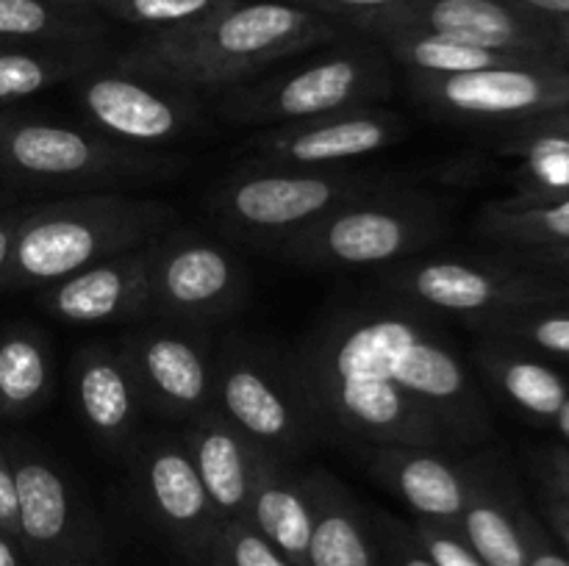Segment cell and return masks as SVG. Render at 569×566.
Wrapping results in <instances>:
<instances>
[{
  "instance_id": "d6986e66",
  "label": "cell",
  "mask_w": 569,
  "mask_h": 566,
  "mask_svg": "<svg viewBox=\"0 0 569 566\" xmlns=\"http://www.w3.org/2000/svg\"><path fill=\"white\" fill-rule=\"evenodd\" d=\"M150 250H126L39 289V305L64 325L98 327L148 316Z\"/></svg>"
},
{
  "instance_id": "8992f818",
  "label": "cell",
  "mask_w": 569,
  "mask_h": 566,
  "mask_svg": "<svg viewBox=\"0 0 569 566\" xmlns=\"http://www.w3.org/2000/svg\"><path fill=\"white\" fill-rule=\"evenodd\" d=\"M448 233L450 214L442 200L400 183L339 205L270 255L300 270L376 272L431 253Z\"/></svg>"
},
{
  "instance_id": "d590c367",
  "label": "cell",
  "mask_w": 569,
  "mask_h": 566,
  "mask_svg": "<svg viewBox=\"0 0 569 566\" xmlns=\"http://www.w3.org/2000/svg\"><path fill=\"white\" fill-rule=\"evenodd\" d=\"M520 525L526 536V566H569V555L556 542L553 533L526 505H520Z\"/></svg>"
},
{
  "instance_id": "7c38bea8",
  "label": "cell",
  "mask_w": 569,
  "mask_h": 566,
  "mask_svg": "<svg viewBox=\"0 0 569 566\" xmlns=\"http://www.w3.org/2000/svg\"><path fill=\"white\" fill-rule=\"evenodd\" d=\"M17 483V544L31 566L109 558V536L76 483L22 442L6 447Z\"/></svg>"
},
{
  "instance_id": "f5cc1de1",
  "label": "cell",
  "mask_w": 569,
  "mask_h": 566,
  "mask_svg": "<svg viewBox=\"0 0 569 566\" xmlns=\"http://www.w3.org/2000/svg\"><path fill=\"white\" fill-rule=\"evenodd\" d=\"M209 566H214V564H209Z\"/></svg>"
},
{
  "instance_id": "9a60e30c",
  "label": "cell",
  "mask_w": 569,
  "mask_h": 566,
  "mask_svg": "<svg viewBox=\"0 0 569 566\" xmlns=\"http://www.w3.org/2000/svg\"><path fill=\"white\" fill-rule=\"evenodd\" d=\"M348 31L367 39L392 31L437 33L476 48L567 67L545 17L531 14L509 0H409L381 14L353 20Z\"/></svg>"
},
{
  "instance_id": "9c48e42d",
  "label": "cell",
  "mask_w": 569,
  "mask_h": 566,
  "mask_svg": "<svg viewBox=\"0 0 569 566\" xmlns=\"http://www.w3.org/2000/svg\"><path fill=\"white\" fill-rule=\"evenodd\" d=\"M376 292L406 300L437 316H453L481 331L495 316L539 305L537 272L520 270L500 255L422 253L372 272Z\"/></svg>"
},
{
  "instance_id": "30bf717a",
  "label": "cell",
  "mask_w": 569,
  "mask_h": 566,
  "mask_svg": "<svg viewBox=\"0 0 569 566\" xmlns=\"http://www.w3.org/2000/svg\"><path fill=\"white\" fill-rule=\"evenodd\" d=\"M406 87L415 103L437 120L509 131L567 109L569 67L531 59L456 75L406 72Z\"/></svg>"
},
{
  "instance_id": "6da1fadb",
  "label": "cell",
  "mask_w": 569,
  "mask_h": 566,
  "mask_svg": "<svg viewBox=\"0 0 569 566\" xmlns=\"http://www.w3.org/2000/svg\"><path fill=\"white\" fill-rule=\"evenodd\" d=\"M289 366L322 438L467 453L495 433L470 364L437 314L389 294L326 311Z\"/></svg>"
},
{
  "instance_id": "f546056e",
  "label": "cell",
  "mask_w": 569,
  "mask_h": 566,
  "mask_svg": "<svg viewBox=\"0 0 569 566\" xmlns=\"http://www.w3.org/2000/svg\"><path fill=\"white\" fill-rule=\"evenodd\" d=\"M372 42L389 55L392 64H400L406 72H431V75H456V72H472L487 70V67L531 61L526 55L476 48V44L459 42V39L420 31L381 33V37H372Z\"/></svg>"
},
{
  "instance_id": "52a82bcc",
  "label": "cell",
  "mask_w": 569,
  "mask_h": 566,
  "mask_svg": "<svg viewBox=\"0 0 569 566\" xmlns=\"http://www.w3.org/2000/svg\"><path fill=\"white\" fill-rule=\"evenodd\" d=\"M395 92L389 55L372 39H339L283 72L261 75L220 94L222 120L237 128L287 125L333 111L387 103Z\"/></svg>"
},
{
  "instance_id": "74e56055",
  "label": "cell",
  "mask_w": 569,
  "mask_h": 566,
  "mask_svg": "<svg viewBox=\"0 0 569 566\" xmlns=\"http://www.w3.org/2000/svg\"><path fill=\"white\" fill-rule=\"evenodd\" d=\"M509 264L520 266V270L537 272V275L548 277H569V244L561 247H522V250H498Z\"/></svg>"
},
{
  "instance_id": "e575fe53",
  "label": "cell",
  "mask_w": 569,
  "mask_h": 566,
  "mask_svg": "<svg viewBox=\"0 0 569 566\" xmlns=\"http://www.w3.org/2000/svg\"><path fill=\"white\" fill-rule=\"evenodd\" d=\"M372 522H376L383 566H431V560L417 547L409 522L398 519L387 511H372Z\"/></svg>"
},
{
  "instance_id": "44dd1931",
  "label": "cell",
  "mask_w": 569,
  "mask_h": 566,
  "mask_svg": "<svg viewBox=\"0 0 569 566\" xmlns=\"http://www.w3.org/2000/svg\"><path fill=\"white\" fill-rule=\"evenodd\" d=\"M181 442L222 525L244 519L259 449L217 408L183 422Z\"/></svg>"
},
{
  "instance_id": "5b68a950",
  "label": "cell",
  "mask_w": 569,
  "mask_h": 566,
  "mask_svg": "<svg viewBox=\"0 0 569 566\" xmlns=\"http://www.w3.org/2000/svg\"><path fill=\"white\" fill-rule=\"evenodd\" d=\"M0 155L6 183L59 198L128 192L131 186L178 175L187 166L178 155L128 148L92 125L17 114H3Z\"/></svg>"
},
{
  "instance_id": "d6a6232c",
  "label": "cell",
  "mask_w": 569,
  "mask_h": 566,
  "mask_svg": "<svg viewBox=\"0 0 569 566\" xmlns=\"http://www.w3.org/2000/svg\"><path fill=\"white\" fill-rule=\"evenodd\" d=\"M209 564L214 566H295L283 553H278L248 519H231L217 536Z\"/></svg>"
},
{
  "instance_id": "ffe728a7",
  "label": "cell",
  "mask_w": 569,
  "mask_h": 566,
  "mask_svg": "<svg viewBox=\"0 0 569 566\" xmlns=\"http://www.w3.org/2000/svg\"><path fill=\"white\" fill-rule=\"evenodd\" d=\"M70 386L81 422L106 449L126 453L137 444L144 405L117 344L92 342L70 361Z\"/></svg>"
},
{
  "instance_id": "4fadbf2b",
  "label": "cell",
  "mask_w": 569,
  "mask_h": 566,
  "mask_svg": "<svg viewBox=\"0 0 569 566\" xmlns=\"http://www.w3.org/2000/svg\"><path fill=\"white\" fill-rule=\"evenodd\" d=\"M72 92L94 131L137 150L167 153L206 120L203 94L120 70L114 61L72 81Z\"/></svg>"
},
{
  "instance_id": "ba28073f",
  "label": "cell",
  "mask_w": 569,
  "mask_h": 566,
  "mask_svg": "<svg viewBox=\"0 0 569 566\" xmlns=\"http://www.w3.org/2000/svg\"><path fill=\"white\" fill-rule=\"evenodd\" d=\"M214 408L259 453L292 464L322 438L289 358L237 336L214 350Z\"/></svg>"
},
{
  "instance_id": "b9f144b4",
  "label": "cell",
  "mask_w": 569,
  "mask_h": 566,
  "mask_svg": "<svg viewBox=\"0 0 569 566\" xmlns=\"http://www.w3.org/2000/svg\"><path fill=\"white\" fill-rule=\"evenodd\" d=\"M26 214H28V205L0 211V281H3L6 266H9V261H11V250H14L17 231H20Z\"/></svg>"
},
{
  "instance_id": "2e32d148",
  "label": "cell",
  "mask_w": 569,
  "mask_h": 566,
  "mask_svg": "<svg viewBox=\"0 0 569 566\" xmlns=\"http://www.w3.org/2000/svg\"><path fill=\"white\" fill-rule=\"evenodd\" d=\"M131 370L144 411L189 422L214 408V350L200 327L144 320L117 344Z\"/></svg>"
},
{
  "instance_id": "cb8c5ba5",
  "label": "cell",
  "mask_w": 569,
  "mask_h": 566,
  "mask_svg": "<svg viewBox=\"0 0 569 566\" xmlns=\"http://www.w3.org/2000/svg\"><path fill=\"white\" fill-rule=\"evenodd\" d=\"M520 505L489 458L470 455V494L456 527L487 566H526Z\"/></svg>"
},
{
  "instance_id": "f35d334b",
  "label": "cell",
  "mask_w": 569,
  "mask_h": 566,
  "mask_svg": "<svg viewBox=\"0 0 569 566\" xmlns=\"http://www.w3.org/2000/svg\"><path fill=\"white\" fill-rule=\"evenodd\" d=\"M537 472L545 492L556 494L569 505V447H550L537 458Z\"/></svg>"
},
{
  "instance_id": "836d02e7",
  "label": "cell",
  "mask_w": 569,
  "mask_h": 566,
  "mask_svg": "<svg viewBox=\"0 0 569 566\" xmlns=\"http://www.w3.org/2000/svg\"><path fill=\"white\" fill-rule=\"evenodd\" d=\"M411 536H415L417 547L422 549L431 566H487L478 558L476 549L467 544L456 525H445V522H428V519H411Z\"/></svg>"
},
{
  "instance_id": "484cf974",
  "label": "cell",
  "mask_w": 569,
  "mask_h": 566,
  "mask_svg": "<svg viewBox=\"0 0 569 566\" xmlns=\"http://www.w3.org/2000/svg\"><path fill=\"white\" fill-rule=\"evenodd\" d=\"M106 44H31L0 48V109L22 103L39 92L78 81L109 64Z\"/></svg>"
},
{
  "instance_id": "8fae6325",
  "label": "cell",
  "mask_w": 569,
  "mask_h": 566,
  "mask_svg": "<svg viewBox=\"0 0 569 566\" xmlns=\"http://www.w3.org/2000/svg\"><path fill=\"white\" fill-rule=\"evenodd\" d=\"M248 292V266L231 244L187 228H170L150 250L144 320L203 327L237 314Z\"/></svg>"
},
{
  "instance_id": "83f0119b",
  "label": "cell",
  "mask_w": 569,
  "mask_h": 566,
  "mask_svg": "<svg viewBox=\"0 0 569 566\" xmlns=\"http://www.w3.org/2000/svg\"><path fill=\"white\" fill-rule=\"evenodd\" d=\"M109 20L100 11L56 0H0V48L31 44H106Z\"/></svg>"
},
{
  "instance_id": "681fc988",
  "label": "cell",
  "mask_w": 569,
  "mask_h": 566,
  "mask_svg": "<svg viewBox=\"0 0 569 566\" xmlns=\"http://www.w3.org/2000/svg\"><path fill=\"white\" fill-rule=\"evenodd\" d=\"M56 3L78 6V9H92V11H100V9H103V6L114 3V0H56Z\"/></svg>"
},
{
  "instance_id": "277c9868",
  "label": "cell",
  "mask_w": 569,
  "mask_h": 566,
  "mask_svg": "<svg viewBox=\"0 0 569 566\" xmlns=\"http://www.w3.org/2000/svg\"><path fill=\"white\" fill-rule=\"evenodd\" d=\"M400 183L403 175L370 166H281L244 159L211 189L206 209L233 242L272 253L339 205Z\"/></svg>"
},
{
  "instance_id": "1f68e13d",
  "label": "cell",
  "mask_w": 569,
  "mask_h": 566,
  "mask_svg": "<svg viewBox=\"0 0 569 566\" xmlns=\"http://www.w3.org/2000/svg\"><path fill=\"white\" fill-rule=\"evenodd\" d=\"M226 3L231 0H114L100 9V14L106 20L142 28L144 33H159L194 26Z\"/></svg>"
},
{
  "instance_id": "e0dca14e",
  "label": "cell",
  "mask_w": 569,
  "mask_h": 566,
  "mask_svg": "<svg viewBox=\"0 0 569 566\" xmlns=\"http://www.w3.org/2000/svg\"><path fill=\"white\" fill-rule=\"evenodd\" d=\"M409 120L387 103L333 111L315 120L261 128L248 139L250 161L281 166H348L409 137Z\"/></svg>"
},
{
  "instance_id": "4dcf8cb0",
  "label": "cell",
  "mask_w": 569,
  "mask_h": 566,
  "mask_svg": "<svg viewBox=\"0 0 569 566\" xmlns=\"http://www.w3.org/2000/svg\"><path fill=\"white\" fill-rule=\"evenodd\" d=\"M481 333L517 344L528 353L569 358V309H548V305L515 309L487 322Z\"/></svg>"
},
{
  "instance_id": "bcb514c9",
  "label": "cell",
  "mask_w": 569,
  "mask_h": 566,
  "mask_svg": "<svg viewBox=\"0 0 569 566\" xmlns=\"http://www.w3.org/2000/svg\"><path fill=\"white\" fill-rule=\"evenodd\" d=\"M545 22H548L550 37H553L561 61L569 67V17H545Z\"/></svg>"
},
{
  "instance_id": "f907efd6",
  "label": "cell",
  "mask_w": 569,
  "mask_h": 566,
  "mask_svg": "<svg viewBox=\"0 0 569 566\" xmlns=\"http://www.w3.org/2000/svg\"><path fill=\"white\" fill-rule=\"evenodd\" d=\"M70 566H111L109 558H83V560H76V564Z\"/></svg>"
},
{
  "instance_id": "f6af8a7d",
  "label": "cell",
  "mask_w": 569,
  "mask_h": 566,
  "mask_svg": "<svg viewBox=\"0 0 569 566\" xmlns=\"http://www.w3.org/2000/svg\"><path fill=\"white\" fill-rule=\"evenodd\" d=\"M537 17H569V0H509Z\"/></svg>"
},
{
  "instance_id": "7402d4cb",
  "label": "cell",
  "mask_w": 569,
  "mask_h": 566,
  "mask_svg": "<svg viewBox=\"0 0 569 566\" xmlns=\"http://www.w3.org/2000/svg\"><path fill=\"white\" fill-rule=\"evenodd\" d=\"M244 519L295 566H309L311 477L292 461L256 455Z\"/></svg>"
},
{
  "instance_id": "c3c4849f",
  "label": "cell",
  "mask_w": 569,
  "mask_h": 566,
  "mask_svg": "<svg viewBox=\"0 0 569 566\" xmlns=\"http://www.w3.org/2000/svg\"><path fill=\"white\" fill-rule=\"evenodd\" d=\"M550 425H553L556 433H559V436L569 444V397H567V403L561 405V411H559V414H556V420L550 422Z\"/></svg>"
},
{
  "instance_id": "ee69618b",
  "label": "cell",
  "mask_w": 569,
  "mask_h": 566,
  "mask_svg": "<svg viewBox=\"0 0 569 566\" xmlns=\"http://www.w3.org/2000/svg\"><path fill=\"white\" fill-rule=\"evenodd\" d=\"M539 305L548 309H569V277H548L539 275Z\"/></svg>"
},
{
  "instance_id": "3957f363",
  "label": "cell",
  "mask_w": 569,
  "mask_h": 566,
  "mask_svg": "<svg viewBox=\"0 0 569 566\" xmlns=\"http://www.w3.org/2000/svg\"><path fill=\"white\" fill-rule=\"evenodd\" d=\"M172 225V205L128 192L67 194L28 205L0 289L39 292L83 266L144 247Z\"/></svg>"
},
{
  "instance_id": "7bdbcfd3",
  "label": "cell",
  "mask_w": 569,
  "mask_h": 566,
  "mask_svg": "<svg viewBox=\"0 0 569 566\" xmlns=\"http://www.w3.org/2000/svg\"><path fill=\"white\" fill-rule=\"evenodd\" d=\"M509 131L556 133V137H569V105H567V109L553 111V114H545V117H537V120L520 122V125L509 128Z\"/></svg>"
},
{
  "instance_id": "816d5d0a",
  "label": "cell",
  "mask_w": 569,
  "mask_h": 566,
  "mask_svg": "<svg viewBox=\"0 0 569 566\" xmlns=\"http://www.w3.org/2000/svg\"><path fill=\"white\" fill-rule=\"evenodd\" d=\"M0 128H3V114H0ZM0 181H3V155H0Z\"/></svg>"
},
{
  "instance_id": "603a6c76",
  "label": "cell",
  "mask_w": 569,
  "mask_h": 566,
  "mask_svg": "<svg viewBox=\"0 0 569 566\" xmlns=\"http://www.w3.org/2000/svg\"><path fill=\"white\" fill-rule=\"evenodd\" d=\"M311 477L309 566H383L372 511L326 469Z\"/></svg>"
},
{
  "instance_id": "7a4b0ae2",
  "label": "cell",
  "mask_w": 569,
  "mask_h": 566,
  "mask_svg": "<svg viewBox=\"0 0 569 566\" xmlns=\"http://www.w3.org/2000/svg\"><path fill=\"white\" fill-rule=\"evenodd\" d=\"M345 37L348 28L289 0H231L194 26L144 33L111 61L194 94H222Z\"/></svg>"
},
{
  "instance_id": "f1b7e54d",
  "label": "cell",
  "mask_w": 569,
  "mask_h": 566,
  "mask_svg": "<svg viewBox=\"0 0 569 566\" xmlns=\"http://www.w3.org/2000/svg\"><path fill=\"white\" fill-rule=\"evenodd\" d=\"M53 394V355L37 327L0 333V420H28Z\"/></svg>"
},
{
  "instance_id": "7dc6e473",
  "label": "cell",
  "mask_w": 569,
  "mask_h": 566,
  "mask_svg": "<svg viewBox=\"0 0 569 566\" xmlns=\"http://www.w3.org/2000/svg\"><path fill=\"white\" fill-rule=\"evenodd\" d=\"M0 566H31L22 555L20 544L6 536L3 530H0Z\"/></svg>"
},
{
  "instance_id": "5bb4252c",
  "label": "cell",
  "mask_w": 569,
  "mask_h": 566,
  "mask_svg": "<svg viewBox=\"0 0 569 566\" xmlns=\"http://www.w3.org/2000/svg\"><path fill=\"white\" fill-rule=\"evenodd\" d=\"M131 458L133 488L148 522L189 566H209L222 519L194 472L181 433L137 438Z\"/></svg>"
},
{
  "instance_id": "60d3db41",
  "label": "cell",
  "mask_w": 569,
  "mask_h": 566,
  "mask_svg": "<svg viewBox=\"0 0 569 566\" xmlns=\"http://www.w3.org/2000/svg\"><path fill=\"white\" fill-rule=\"evenodd\" d=\"M542 516H545V527L553 533L556 542H559L561 549L569 555V505L565 499L556 497V494L545 492Z\"/></svg>"
},
{
  "instance_id": "ab89813d",
  "label": "cell",
  "mask_w": 569,
  "mask_h": 566,
  "mask_svg": "<svg viewBox=\"0 0 569 566\" xmlns=\"http://www.w3.org/2000/svg\"><path fill=\"white\" fill-rule=\"evenodd\" d=\"M0 530L17 542V483L3 444H0Z\"/></svg>"
},
{
  "instance_id": "ac0fdd59",
  "label": "cell",
  "mask_w": 569,
  "mask_h": 566,
  "mask_svg": "<svg viewBox=\"0 0 569 566\" xmlns=\"http://www.w3.org/2000/svg\"><path fill=\"white\" fill-rule=\"evenodd\" d=\"M353 449L415 519L459 525L470 494V455L417 444H359Z\"/></svg>"
},
{
  "instance_id": "4316f807",
  "label": "cell",
  "mask_w": 569,
  "mask_h": 566,
  "mask_svg": "<svg viewBox=\"0 0 569 566\" xmlns=\"http://www.w3.org/2000/svg\"><path fill=\"white\" fill-rule=\"evenodd\" d=\"M476 233L498 250L569 244V194H511L492 200L476 216Z\"/></svg>"
},
{
  "instance_id": "8d00e7d4",
  "label": "cell",
  "mask_w": 569,
  "mask_h": 566,
  "mask_svg": "<svg viewBox=\"0 0 569 566\" xmlns=\"http://www.w3.org/2000/svg\"><path fill=\"white\" fill-rule=\"evenodd\" d=\"M289 3L303 6V9L317 11V14L328 17V20L348 28L353 20L381 14V11L395 9V6H403L409 3V0H289Z\"/></svg>"
},
{
  "instance_id": "d4e9b609",
  "label": "cell",
  "mask_w": 569,
  "mask_h": 566,
  "mask_svg": "<svg viewBox=\"0 0 569 566\" xmlns=\"http://www.w3.org/2000/svg\"><path fill=\"white\" fill-rule=\"evenodd\" d=\"M478 372L531 420L553 422L569 397V383L559 370L539 361L528 350L503 338L483 336L472 350Z\"/></svg>"
}]
</instances>
